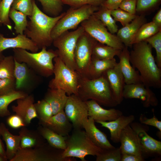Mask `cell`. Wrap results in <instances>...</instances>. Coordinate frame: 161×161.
<instances>
[{
    "mask_svg": "<svg viewBox=\"0 0 161 161\" xmlns=\"http://www.w3.org/2000/svg\"><path fill=\"white\" fill-rule=\"evenodd\" d=\"M130 52V61L140 76L142 83L146 86L161 87V68L157 66L152 55V47L142 41L133 44Z\"/></svg>",
    "mask_w": 161,
    "mask_h": 161,
    "instance_id": "6da1fadb",
    "label": "cell"
},
{
    "mask_svg": "<svg viewBox=\"0 0 161 161\" xmlns=\"http://www.w3.org/2000/svg\"><path fill=\"white\" fill-rule=\"evenodd\" d=\"M33 10L24 34L30 39L39 49L47 48L52 44V30L58 21L64 15L61 13L55 17L50 16L41 11L34 0H32Z\"/></svg>",
    "mask_w": 161,
    "mask_h": 161,
    "instance_id": "7a4b0ae2",
    "label": "cell"
},
{
    "mask_svg": "<svg viewBox=\"0 0 161 161\" xmlns=\"http://www.w3.org/2000/svg\"><path fill=\"white\" fill-rule=\"evenodd\" d=\"M77 95L83 101L93 100L106 106L113 107L118 105L105 74L93 79L80 76Z\"/></svg>",
    "mask_w": 161,
    "mask_h": 161,
    "instance_id": "3957f363",
    "label": "cell"
},
{
    "mask_svg": "<svg viewBox=\"0 0 161 161\" xmlns=\"http://www.w3.org/2000/svg\"><path fill=\"white\" fill-rule=\"evenodd\" d=\"M14 59L19 63H26L38 75L47 78L53 74L54 58L58 56L56 50H47L43 47L40 52H29L26 49H13Z\"/></svg>",
    "mask_w": 161,
    "mask_h": 161,
    "instance_id": "277c9868",
    "label": "cell"
},
{
    "mask_svg": "<svg viewBox=\"0 0 161 161\" xmlns=\"http://www.w3.org/2000/svg\"><path fill=\"white\" fill-rule=\"evenodd\" d=\"M71 132L66 140V148L62 154L63 158H77L86 161V156H97L103 151L92 143L82 129H73Z\"/></svg>",
    "mask_w": 161,
    "mask_h": 161,
    "instance_id": "5b68a950",
    "label": "cell"
},
{
    "mask_svg": "<svg viewBox=\"0 0 161 161\" xmlns=\"http://www.w3.org/2000/svg\"><path fill=\"white\" fill-rule=\"evenodd\" d=\"M53 61L54 77L49 82V88L61 89L68 96L77 95L80 75L69 68L58 56L55 58Z\"/></svg>",
    "mask_w": 161,
    "mask_h": 161,
    "instance_id": "8992f818",
    "label": "cell"
},
{
    "mask_svg": "<svg viewBox=\"0 0 161 161\" xmlns=\"http://www.w3.org/2000/svg\"><path fill=\"white\" fill-rule=\"evenodd\" d=\"M99 7L85 5L78 7H71L53 27L51 34L53 40L69 30L77 29L79 24L97 11Z\"/></svg>",
    "mask_w": 161,
    "mask_h": 161,
    "instance_id": "52a82bcc",
    "label": "cell"
},
{
    "mask_svg": "<svg viewBox=\"0 0 161 161\" xmlns=\"http://www.w3.org/2000/svg\"><path fill=\"white\" fill-rule=\"evenodd\" d=\"M64 150L56 148L48 143L33 148H19L10 161H75L74 158H63Z\"/></svg>",
    "mask_w": 161,
    "mask_h": 161,
    "instance_id": "ba28073f",
    "label": "cell"
},
{
    "mask_svg": "<svg viewBox=\"0 0 161 161\" xmlns=\"http://www.w3.org/2000/svg\"><path fill=\"white\" fill-rule=\"evenodd\" d=\"M85 32L81 26L72 31H66L53 40L58 56L70 69H76L74 52L77 41Z\"/></svg>",
    "mask_w": 161,
    "mask_h": 161,
    "instance_id": "9c48e42d",
    "label": "cell"
},
{
    "mask_svg": "<svg viewBox=\"0 0 161 161\" xmlns=\"http://www.w3.org/2000/svg\"><path fill=\"white\" fill-rule=\"evenodd\" d=\"M80 25L86 32L97 42L120 50L125 47L117 35L109 31L93 14L82 22Z\"/></svg>",
    "mask_w": 161,
    "mask_h": 161,
    "instance_id": "30bf717a",
    "label": "cell"
},
{
    "mask_svg": "<svg viewBox=\"0 0 161 161\" xmlns=\"http://www.w3.org/2000/svg\"><path fill=\"white\" fill-rule=\"evenodd\" d=\"M96 41L85 31L77 41L74 52L75 71L81 77L87 78L92 49Z\"/></svg>",
    "mask_w": 161,
    "mask_h": 161,
    "instance_id": "8fae6325",
    "label": "cell"
},
{
    "mask_svg": "<svg viewBox=\"0 0 161 161\" xmlns=\"http://www.w3.org/2000/svg\"><path fill=\"white\" fill-rule=\"evenodd\" d=\"M14 76L16 90L29 94L41 83V76L26 63H19L15 60Z\"/></svg>",
    "mask_w": 161,
    "mask_h": 161,
    "instance_id": "7c38bea8",
    "label": "cell"
},
{
    "mask_svg": "<svg viewBox=\"0 0 161 161\" xmlns=\"http://www.w3.org/2000/svg\"><path fill=\"white\" fill-rule=\"evenodd\" d=\"M64 110L73 129H83V122L89 117L86 101L82 100L77 95H72L68 96Z\"/></svg>",
    "mask_w": 161,
    "mask_h": 161,
    "instance_id": "4fadbf2b",
    "label": "cell"
},
{
    "mask_svg": "<svg viewBox=\"0 0 161 161\" xmlns=\"http://www.w3.org/2000/svg\"><path fill=\"white\" fill-rule=\"evenodd\" d=\"M130 126L136 134L141 146L143 157H159L161 155V142L150 136L147 133V125L133 122Z\"/></svg>",
    "mask_w": 161,
    "mask_h": 161,
    "instance_id": "5bb4252c",
    "label": "cell"
},
{
    "mask_svg": "<svg viewBox=\"0 0 161 161\" xmlns=\"http://www.w3.org/2000/svg\"><path fill=\"white\" fill-rule=\"evenodd\" d=\"M123 96V98L139 100L145 108L158 105V100L155 94L142 83L125 84Z\"/></svg>",
    "mask_w": 161,
    "mask_h": 161,
    "instance_id": "9a60e30c",
    "label": "cell"
},
{
    "mask_svg": "<svg viewBox=\"0 0 161 161\" xmlns=\"http://www.w3.org/2000/svg\"><path fill=\"white\" fill-rule=\"evenodd\" d=\"M10 48L23 49L32 52H37L39 49L36 44L24 34L8 38L0 32V53Z\"/></svg>",
    "mask_w": 161,
    "mask_h": 161,
    "instance_id": "2e32d148",
    "label": "cell"
},
{
    "mask_svg": "<svg viewBox=\"0 0 161 161\" xmlns=\"http://www.w3.org/2000/svg\"><path fill=\"white\" fill-rule=\"evenodd\" d=\"M16 100L17 105L12 106V110L22 119L26 126L30 124L33 119L38 117L34 106V96L29 94Z\"/></svg>",
    "mask_w": 161,
    "mask_h": 161,
    "instance_id": "e0dca14e",
    "label": "cell"
},
{
    "mask_svg": "<svg viewBox=\"0 0 161 161\" xmlns=\"http://www.w3.org/2000/svg\"><path fill=\"white\" fill-rule=\"evenodd\" d=\"M105 74L115 100L118 105L120 104L123 99V91L126 84L119 63H117L114 66L107 70Z\"/></svg>",
    "mask_w": 161,
    "mask_h": 161,
    "instance_id": "ac0fdd59",
    "label": "cell"
},
{
    "mask_svg": "<svg viewBox=\"0 0 161 161\" xmlns=\"http://www.w3.org/2000/svg\"><path fill=\"white\" fill-rule=\"evenodd\" d=\"M95 122L92 118L88 117L83 123V128L84 129L91 141L96 146L103 150L115 148L109 142L106 135L96 127Z\"/></svg>",
    "mask_w": 161,
    "mask_h": 161,
    "instance_id": "d6986e66",
    "label": "cell"
},
{
    "mask_svg": "<svg viewBox=\"0 0 161 161\" xmlns=\"http://www.w3.org/2000/svg\"><path fill=\"white\" fill-rule=\"evenodd\" d=\"M86 102L88 108V117L92 118L96 122L113 120L123 115V112L119 109L103 108L94 100H89Z\"/></svg>",
    "mask_w": 161,
    "mask_h": 161,
    "instance_id": "ffe728a7",
    "label": "cell"
},
{
    "mask_svg": "<svg viewBox=\"0 0 161 161\" xmlns=\"http://www.w3.org/2000/svg\"><path fill=\"white\" fill-rule=\"evenodd\" d=\"M130 52L128 47L125 46L117 56L121 71L126 84L143 83L139 72L131 65L130 61Z\"/></svg>",
    "mask_w": 161,
    "mask_h": 161,
    "instance_id": "44dd1931",
    "label": "cell"
},
{
    "mask_svg": "<svg viewBox=\"0 0 161 161\" xmlns=\"http://www.w3.org/2000/svg\"><path fill=\"white\" fill-rule=\"evenodd\" d=\"M120 142L121 144L120 148L122 154H133L142 155L139 139L136 134L130 125L122 131Z\"/></svg>",
    "mask_w": 161,
    "mask_h": 161,
    "instance_id": "7402d4cb",
    "label": "cell"
},
{
    "mask_svg": "<svg viewBox=\"0 0 161 161\" xmlns=\"http://www.w3.org/2000/svg\"><path fill=\"white\" fill-rule=\"evenodd\" d=\"M40 124L64 137L68 136L73 129L64 109L53 115L47 122Z\"/></svg>",
    "mask_w": 161,
    "mask_h": 161,
    "instance_id": "603a6c76",
    "label": "cell"
},
{
    "mask_svg": "<svg viewBox=\"0 0 161 161\" xmlns=\"http://www.w3.org/2000/svg\"><path fill=\"white\" fill-rule=\"evenodd\" d=\"M145 16L137 15L131 22L118 30L117 35L125 46L131 47L135 35L140 28L147 22Z\"/></svg>",
    "mask_w": 161,
    "mask_h": 161,
    "instance_id": "cb8c5ba5",
    "label": "cell"
},
{
    "mask_svg": "<svg viewBox=\"0 0 161 161\" xmlns=\"http://www.w3.org/2000/svg\"><path fill=\"white\" fill-rule=\"evenodd\" d=\"M135 120L134 115L128 116L122 115L114 120L109 121H98L102 127L106 128L109 131L110 139L114 143L120 142V137L123 130Z\"/></svg>",
    "mask_w": 161,
    "mask_h": 161,
    "instance_id": "d4e9b609",
    "label": "cell"
},
{
    "mask_svg": "<svg viewBox=\"0 0 161 161\" xmlns=\"http://www.w3.org/2000/svg\"><path fill=\"white\" fill-rule=\"evenodd\" d=\"M68 97L66 92L61 89L49 88L44 99L50 105L54 115L64 109Z\"/></svg>",
    "mask_w": 161,
    "mask_h": 161,
    "instance_id": "484cf974",
    "label": "cell"
},
{
    "mask_svg": "<svg viewBox=\"0 0 161 161\" xmlns=\"http://www.w3.org/2000/svg\"><path fill=\"white\" fill-rule=\"evenodd\" d=\"M20 136V148H33L45 143V139L38 131L28 129L26 126L21 127L19 132Z\"/></svg>",
    "mask_w": 161,
    "mask_h": 161,
    "instance_id": "4316f807",
    "label": "cell"
},
{
    "mask_svg": "<svg viewBox=\"0 0 161 161\" xmlns=\"http://www.w3.org/2000/svg\"><path fill=\"white\" fill-rule=\"evenodd\" d=\"M0 134L6 145L7 160L10 161L20 148V136L12 134L2 123L0 124Z\"/></svg>",
    "mask_w": 161,
    "mask_h": 161,
    "instance_id": "83f0119b",
    "label": "cell"
},
{
    "mask_svg": "<svg viewBox=\"0 0 161 161\" xmlns=\"http://www.w3.org/2000/svg\"><path fill=\"white\" fill-rule=\"evenodd\" d=\"M117 63L114 58L109 60H99L92 58L89 67L88 78H98L103 75L106 71Z\"/></svg>",
    "mask_w": 161,
    "mask_h": 161,
    "instance_id": "f1b7e54d",
    "label": "cell"
},
{
    "mask_svg": "<svg viewBox=\"0 0 161 161\" xmlns=\"http://www.w3.org/2000/svg\"><path fill=\"white\" fill-rule=\"evenodd\" d=\"M38 131L52 147L64 150L66 148L67 137L63 136L41 125L38 127Z\"/></svg>",
    "mask_w": 161,
    "mask_h": 161,
    "instance_id": "f546056e",
    "label": "cell"
},
{
    "mask_svg": "<svg viewBox=\"0 0 161 161\" xmlns=\"http://www.w3.org/2000/svg\"><path fill=\"white\" fill-rule=\"evenodd\" d=\"M122 50L96 41L92 50V58L99 60H109L118 56Z\"/></svg>",
    "mask_w": 161,
    "mask_h": 161,
    "instance_id": "4dcf8cb0",
    "label": "cell"
},
{
    "mask_svg": "<svg viewBox=\"0 0 161 161\" xmlns=\"http://www.w3.org/2000/svg\"><path fill=\"white\" fill-rule=\"evenodd\" d=\"M28 95L24 92L16 90L0 96V116L4 117L10 115L11 113L8 109L9 105L13 101L23 98Z\"/></svg>",
    "mask_w": 161,
    "mask_h": 161,
    "instance_id": "1f68e13d",
    "label": "cell"
},
{
    "mask_svg": "<svg viewBox=\"0 0 161 161\" xmlns=\"http://www.w3.org/2000/svg\"><path fill=\"white\" fill-rule=\"evenodd\" d=\"M161 30V28L159 27L152 21L146 22L142 25L137 31L134 38L133 44L145 41Z\"/></svg>",
    "mask_w": 161,
    "mask_h": 161,
    "instance_id": "d6a6232c",
    "label": "cell"
},
{
    "mask_svg": "<svg viewBox=\"0 0 161 161\" xmlns=\"http://www.w3.org/2000/svg\"><path fill=\"white\" fill-rule=\"evenodd\" d=\"M9 16L14 23V28L15 32L18 34H24L27 25V16L12 7L10 10Z\"/></svg>",
    "mask_w": 161,
    "mask_h": 161,
    "instance_id": "836d02e7",
    "label": "cell"
},
{
    "mask_svg": "<svg viewBox=\"0 0 161 161\" xmlns=\"http://www.w3.org/2000/svg\"><path fill=\"white\" fill-rule=\"evenodd\" d=\"M15 61L13 55L5 56L0 62V79H15Z\"/></svg>",
    "mask_w": 161,
    "mask_h": 161,
    "instance_id": "e575fe53",
    "label": "cell"
},
{
    "mask_svg": "<svg viewBox=\"0 0 161 161\" xmlns=\"http://www.w3.org/2000/svg\"><path fill=\"white\" fill-rule=\"evenodd\" d=\"M41 3L43 12L48 16L55 17L60 15L63 10L61 0H38Z\"/></svg>",
    "mask_w": 161,
    "mask_h": 161,
    "instance_id": "d590c367",
    "label": "cell"
},
{
    "mask_svg": "<svg viewBox=\"0 0 161 161\" xmlns=\"http://www.w3.org/2000/svg\"><path fill=\"white\" fill-rule=\"evenodd\" d=\"M34 106L40 123L47 122L53 115L50 105L44 99L34 103Z\"/></svg>",
    "mask_w": 161,
    "mask_h": 161,
    "instance_id": "8d00e7d4",
    "label": "cell"
},
{
    "mask_svg": "<svg viewBox=\"0 0 161 161\" xmlns=\"http://www.w3.org/2000/svg\"><path fill=\"white\" fill-rule=\"evenodd\" d=\"M161 3V0H137L136 14L145 16L158 9Z\"/></svg>",
    "mask_w": 161,
    "mask_h": 161,
    "instance_id": "74e56055",
    "label": "cell"
},
{
    "mask_svg": "<svg viewBox=\"0 0 161 161\" xmlns=\"http://www.w3.org/2000/svg\"><path fill=\"white\" fill-rule=\"evenodd\" d=\"M14 0H1L0 1V27L6 26L11 30L12 26L9 14Z\"/></svg>",
    "mask_w": 161,
    "mask_h": 161,
    "instance_id": "f35d334b",
    "label": "cell"
},
{
    "mask_svg": "<svg viewBox=\"0 0 161 161\" xmlns=\"http://www.w3.org/2000/svg\"><path fill=\"white\" fill-rule=\"evenodd\" d=\"M122 153L120 147L103 150L96 156V161H120Z\"/></svg>",
    "mask_w": 161,
    "mask_h": 161,
    "instance_id": "ab89813d",
    "label": "cell"
},
{
    "mask_svg": "<svg viewBox=\"0 0 161 161\" xmlns=\"http://www.w3.org/2000/svg\"><path fill=\"white\" fill-rule=\"evenodd\" d=\"M145 41L155 49V61L158 67L161 68V30Z\"/></svg>",
    "mask_w": 161,
    "mask_h": 161,
    "instance_id": "60d3db41",
    "label": "cell"
},
{
    "mask_svg": "<svg viewBox=\"0 0 161 161\" xmlns=\"http://www.w3.org/2000/svg\"><path fill=\"white\" fill-rule=\"evenodd\" d=\"M110 14L114 20L120 22L123 27L131 22L137 16L130 14L119 8L110 10Z\"/></svg>",
    "mask_w": 161,
    "mask_h": 161,
    "instance_id": "b9f144b4",
    "label": "cell"
},
{
    "mask_svg": "<svg viewBox=\"0 0 161 161\" xmlns=\"http://www.w3.org/2000/svg\"><path fill=\"white\" fill-rule=\"evenodd\" d=\"M11 7L24 14L27 16H30L33 10L32 0H14Z\"/></svg>",
    "mask_w": 161,
    "mask_h": 161,
    "instance_id": "7bdbcfd3",
    "label": "cell"
},
{
    "mask_svg": "<svg viewBox=\"0 0 161 161\" xmlns=\"http://www.w3.org/2000/svg\"><path fill=\"white\" fill-rule=\"evenodd\" d=\"M106 0H62L63 4L73 7H78L85 5L99 7Z\"/></svg>",
    "mask_w": 161,
    "mask_h": 161,
    "instance_id": "ee69618b",
    "label": "cell"
},
{
    "mask_svg": "<svg viewBox=\"0 0 161 161\" xmlns=\"http://www.w3.org/2000/svg\"><path fill=\"white\" fill-rule=\"evenodd\" d=\"M16 90L15 79H0V96Z\"/></svg>",
    "mask_w": 161,
    "mask_h": 161,
    "instance_id": "f6af8a7d",
    "label": "cell"
},
{
    "mask_svg": "<svg viewBox=\"0 0 161 161\" xmlns=\"http://www.w3.org/2000/svg\"><path fill=\"white\" fill-rule=\"evenodd\" d=\"M153 112V117L151 118H148L144 114H141L139 117L140 123L154 127L161 132V121L159 120L156 117L154 111Z\"/></svg>",
    "mask_w": 161,
    "mask_h": 161,
    "instance_id": "bcb514c9",
    "label": "cell"
},
{
    "mask_svg": "<svg viewBox=\"0 0 161 161\" xmlns=\"http://www.w3.org/2000/svg\"><path fill=\"white\" fill-rule=\"evenodd\" d=\"M137 0H123L119 8L132 14H136V8Z\"/></svg>",
    "mask_w": 161,
    "mask_h": 161,
    "instance_id": "7dc6e473",
    "label": "cell"
},
{
    "mask_svg": "<svg viewBox=\"0 0 161 161\" xmlns=\"http://www.w3.org/2000/svg\"><path fill=\"white\" fill-rule=\"evenodd\" d=\"M7 123L10 127L14 129L26 126L22 119L16 114L9 116L7 119Z\"/></svg>",
    "mask_w": 161,
    "mask_h": 161,
    "instance_id": "c3c4849f",
    "label": "cell"
},
{
    "mask_svg": "<svg viewBox=\"0 0 161 161\" xmlns=\"http://www.w3.org/2000/svg\"><path fill=\"white\" fill-rule=\"evenodd\" d=\"M144 158L142 155L133 154H122L120 161H144Z\"/></svg>",
    "mask_w": 161,
    "mask_h": 161,
    "instance_id": "681fc988",
    "label": "cell"
},
{
    "mask_svg": "<svg viewBox=\"0 0 161 161\" xmlns=\"http://www.w3.org/2000/svg\"><path fill=\"white\" fill-rule=\"evenodd\" d=\"M123 0H106L101 5L110 10L119 8L121 2Z\"/></svg>",
    "mask_w": 161,
    "mask_h": 161,
    "instance_id": "f907efd6",
    "label": "cell"
},
{
    "mask_svg": "<svg viewBox=\"0 0 161 161\" xmlns=\"http://www.w3.org/2000/svg\"><path fill=\"white\" fill-rule=\"evenodd\" d=\"M159 27L161 28V9L160 8L153 17L152 21Z\"/></svg>",
    "mask_w": 161,
    "mask_h": 161,
    "instance_id": "816d5d0a",
    "label": "cell"
},
{
    "mask_svg": "<svg viewBox=\"0 0 161 161\" xmlns=\"http://www.w3.org/2000/svg\"><path fill=\"white\" fill-rule=\"evenodd\" d=\"M0 156L4 158L6 160H7L4 145L0 137Z\"/></svg>",
    "mask_w": 161,
    "mask_h": 161,
    "instance_id": "f5cc1de1",
    "label": "cell"
},
{
    "mask_svg": "<svg viewBox=\"0 0 161 161\" xmlns=\"http://www.w3.org/2000/svg\"><path fill=\"white\" fill-rule=\"evenodd\" d=\"M4 57L5 56L3 54L2 52L0 53V62Z\"/></svg>",
    "mask_w": 161,
    "mask_h": 161,
    "instance_id": "db71d44e",
    "label": "cell"
},
{
    "mask_svg": "<svg viewBox=\"0 0 161 161\" xmlns=\"http://www.w3.org/2000/svg\"><path fill=\"white\" fill-rule=\"evenodd\" d=\"M6 160L4 158L0 156V161H4Z\"/></svg>",
    "mask_w": 161,
    "mask_h": 161,
    "instance_id": "11a10c76",
    "label": "cell"
},
{
    "mask_svg": "<svg viewBox=\"0 0 161 161\" xmlns=\"http://www.w3.org/2000/svg\"><path fill=\"white\" fill-rule=\"evenodd\" d=\"M1 1V0H0V1Z\"/></svg>",
    "mask_w": 161,
    "mask_h": 161,
    "instance_id": "9f6ffc18",
    "label": "cell"
},
{
    "mask_svg": "<svg viewBox=\"0 0 161 161\" xmlns=\"http://www.w3.org/2000/svg\"></svg>",
    "mask_w": 161,
    "mask_h": 161,
    "instance_id": "6f0895ef",
    "label": "cell"
}]
</instances>
